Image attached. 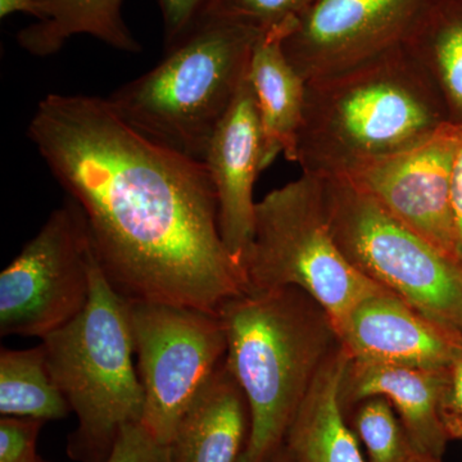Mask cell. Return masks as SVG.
<instances>
[{
  "instance_id": "obj_1",
  "label": "cell",
  "mask_w": 462,
  "mask_h": 462,
  "mask_svg": "<svg viewBox=\"0 0 462 462\" xmlns=\"http://www.w3.org/2000/svg\"><path fill=\"white\" fill-rule=\"evenodd\" d=\"M27 135L83 212L94 260L127 302L218 315L245 293L203 161L136 132L98 97L50 94Z\"/></svg>"
},
{
  "instance_id": "obj_2",
  "label": "cell",
  "mask_w": 462,
  "mask_h": 462,
  "mask_svg": "<svg viewBox=\"0 0 462 462\" xmlns=\"http://www.w3.org/2000/svg\"><path fill=\"white\" fill-rule=\"evenodd\" d=\"M446 124L436 88L400 45L307 81L296 163L319 178L346 176L418 144Z\"/></svg>"
},
{
  "instance_id": "obj_3",
  "label": "cell",
  "mask_w": 462,
  "mask_h": 462,
  "mask_svg": "<svg viewBox=\"0 0 462 462\" xmlns=\"http://www.w3.org/2000/svg\"><path fill=\"white\" fill-rule=\"evenodd\" d=\"M225 364L245 392L251 428L239 462L278 452L322 366L340 346L324 309L297 288L245 291L220 312Z\"/></svg>"
},
{
  "instance_id": "obj_4",
  "label": "cell",
  "mask_w": 462,
  "mask_h": 462,
  "mask_svg": "<svg viewBox=\"0 0 462 462\" xmlns=\"http://www.w3.org/2000/svg\"><path fill=\"white\" fill-rule=\"evenodd\" d=\"M260 33L211 14L182 41L166 48L156 67L115 90L109 105L136 132L203 161L248 74Z\"/></svg>"
},
{
  "instance_id": "obj_5",
  "label": "cell",
  "mask_w": 462,
  "mask_h": 462,
  "mask_svg": "<svg viewBox=\"0 0 462 462\" xmlns=\"http://www.w3.org/2000/svg\"><path fill=\"white\" fill-rule=\"evenodd\" d=\"M42 345L51 379L78 418L67 455L76 462H107L124 428L142 422L145 393L133 363L130 303L94 257L88 305Z\"/></svg>"
},
{
  "instance_id": "obj_6",
  "label": "cell",
  "mask_w": 462,
  "mask_h": 462,
  "mask_svg": "<svg viewBox=\"0 0 462 462\" xmlns=\"http://www.w3.org/2000/svg\"><path fill=\"white\" fill-rule=\"evenodd\" d=\"M243 275L245 291L300 289L337 331L356 306L384 289L346 260L331 234L321 178L303 172L256 203Z\"/></svg>"
},
{
  "instance_id": "obj_7",
  "label": "cell",
  "mask_w": 462,
  "mask_h": 462,
  "mask_svg": "<svg viewBox=\"0 0 462 462\" xmlns=\"http://www.w3.org/2000/svg\"><path fill=\"white\" fill-rule=\"evenodd\" d=\"M334 239L356 269L462 339V266L342 176L321 178Z\"/></svg>"
},
{
  "instance_id": "obj_8",
  "label": "cell",
  "mask_w": 462,
  "mask_h": 462,
  "mask_svg": "<svg viewBox=\"0 0 462 462\" xmlns=\"http://www.w3.org/2000/svg\"><path fill=\"white\" fill-rule=\"evenodd\" d=\"M130 320L145 393L142 424L170 446L191 401L226 357L223 321L202 310L142 302L130 303Z\"/></svg>"
},
{
  "instance_id": "obj_9",
  "label": "cell",
  "mask_w": 462,
  "mask_h": 462,
  "mask_svg": "<svg viewBox=\"0 0 462 462\" xmlns=\"http://www.w3.org/2000/svg\"><path fill=\"white\" fill-rule=\"evenodd\" d=\"M91 263L83 212L67 197L0 275V336L44 339L74 320L89 300Z\"/></svg>"
},
{
  "instance_id": "obj_10",
  "label": "cell",
  "mask_w": 462,
  "mask_h": 462,
  "mask_svg": "<svg viewBox=\"0 0 462 462\" xmlns=\"http://www.w3.org/2000/svg\"><path fill=\"white\" fill-rule=\"evenodd\" d=\"M461 141L462 127L446 124L418 144L358 167L342 178L455 258L451 188Z\"/></svg>"
},
{
  "instance_id": "obj_11",
  "label": "cell",
  "mask_w": 462,
  "mask_h": 462,
  "mask_svg": "<svg viewBox=\"0 0 462 462\" xmlns=\"http://www.w3.org/2000/svg\"><path fill=\"white\" fill-rule=\"evenodd\" d=\"M424 0H316L284 39L303 80L361 65L402 45Z\"/></svg>"
},
{
  "instance_id": "obj_12",
  "label": "cell",
  "mask_w": 462,
  "mask_h": 462,
  "mask_svg": "<svg viewBox=\"0 0 462 462\" xmlns=\"http://www.w3.org/2000/svg\"><path fill=\"white\" fill-rule=\"evenodd\" d=\"M263 141L248 74L209 142L203 160L214 184L225 247L243 272L254 230V184L263 171Z\"/></svg>"
},
{
  "instance_id": "obj_13",
  "label": "cell",
  "mask_w": 462,
  "mask_h": 462,
  "mask_svg": "<svg viewBox=\"0 0 462 462\" xmlns=\"http://www.w3.org/2000/svg\"><path fill=\"white\" fill-rule=\"evenodd\" d=\"M338 336L349 358L360 363L447 369L462 355L461 338L387 289L356 306Z\"/></svg>"
},
{
  "instance_id": "obj_14",
  "label": "cell",
  "mask_w": 462,
  "mask_h": 462,
  "mask_svg": "<svg viewBox=\"0 0 462 462\" xmlns=\"http://www.w3.org/2000/svg\"><path fill=\"white\" fill-rule=\"evenodd\" d=\"M447 376L448 367L388 366L349 358L340 384V403L346 412L366 398H385L416 448L431 461L442 462L451 440L440 418Z\"/></svg>"
},
{
  "instance_id": "obj_15",
  "label": "cell",
  "mask_w": 462,
  "mask_h": 462,
  "mask_svg": "<svg viewBox=\"0 0 462 462\" xmlns=\"http://www.w3.org/2000/svg\"><path fill=\"white\" fill-rule=\"evenodd\" d=\"M298 21L261 32L252 50L249 80L260 116L263 170L276 157L297 160V143L305 108L306 81L285 54L284 39Z\"/></svg>"
},
{
  "instance_id": "obj_16",
  "label": "cell",
  "mask_w": 462,
  "mask_h": 462,
  "mask_svg": "<svg viewBox=\"0 0 462 462\" xmlns=\"http://www.w3.org/2000/svg\"><path fill=\"white\" fill-rule=\"evenodd\" d=\"M249 428L247 398L224 360L182 415L171 462H239Z\"/></svg>"
},
{
  "instance_id": "obj_17",
  "label": "cell",
  "mask_w": 462,
  "mask_h": 462,
  "mask_svg": "<svg viewBox=\"0 0 462 462\" xmlns=\"http://www.w3.org/2000/svg\"><path fill=\"white\" fill-rule=\"evenodd\" d=\"M348 361L340 343L289 427L282 443L288 462H366L340 403V384Z\"/></svg>"
},
{
  "instance_id": "obj_18",
  "label": "cell",
  "mask_w": 462,
  "mask_h": 462,
  "mask_svg": "<svg viewBox=\"0 0 462 462\" xmlns=\"http://www.w3.org/2000/svg\"><path fill=\"white\" fill-rule=\"evenodd\" d=\"M402 48L436 88L448 123L462 127V0H424Z\"/></svg>"
},
{
  "instance_id": "obj_19",
  "label": "cell",
  "mask_w": 462,
  "mask_h": 462,
  "mask_svg": "<svg viewBox=\"0 0 462 462\" xmlns=\"http://www.w3.org/2000/svg\"><path fill=\"white\" fill-rule=\"evenodd\" d=\"M125 0H36L39 18L17 33L20 47L36 57L53 56L76 35H89L114 50L141 53V42L123 16Z\"/></svg>"
},
{
  "instance_id": "obj_20",
  "label": "cell",
  "mask_w": 462,
  "mask_h": 462,
  "mask_svg": "<svg viewBox=\"0 0 462 462\" xmlns=\"http://www.w3.org/2000/svg\"><path fill=\"white\" fill-rule=\"evenodd\" d=\"M72 412L54 384L44 346L0 351V413L2 416L60 420Z\"/></svg>"
},
{
  "instance_id": "obj_21",
  "label": "cell",
  "mask_w": 462,
  "mask_h": 462,
  "mask_svg": "<svg viewBox=\"0 0 462 462\" xmlns=\"http://www.w3.org/2000/svg\"><path fill=\"white\" fill-rule=\"evenodd\" d=\"M354 411L352 430L366 449V462H434L416 448L385 398H366Z\"/></svg>"
},
{
  "instance_id": "obj_22",
  "label": "cell",
  "mask_w": 462,
  "mask_h": 462,
  "mask_svg": "<svg viewBox=\"0 0 462 462\" xmlns=\"http://www.w3.org/2000/svg\"><path fill=\"white\" fill-rule=\"evenodd\" d=\"M316 0H217L212 14L238 21L258 32L298 21Z\"/></svg>"
},
{
  "instance_id": "obj_23",
  "label": "cell",
  "mask_w": 462,
  "mask_h": 462,
  "mask_svg": "<svg viewBox=\"0 0 462 462\" xmlns=\"http://www.w3.org/2000/svg\"><path fill=\"white\" fill-rule=\"evenodd\" d=\"M47 421L2 416L0 462H47L38 455V438Z\"/></svg>"
},
{
  "instance_id": "obj_24",
  "label": "cell",
  "mask_w": 462,
  "mask_h": 462,
  "mask_svg": "<svg viewBox=\"0 0 462 462\" xmlns=\"http://www.w3.org/2000/svg\"><path fill=\"white\" fill-rule=\"evenodd\" d=\"M156 3L162 14L165 47L170 48L209 16L217 0H156Z\"/></svg>"
},
{
  "instance_id": "obj_25",
  "label": "cell",
  "mask_w": 462,
  "mask_h": 462,
  "mask_svg": "<svg viewBox=\"0 0 462 462\" xmlns=\"http://www.w3.org/2000/svg\"><path fill=\"white\" fill-rule=\"evenodd\" d=\"M107 462H171V451L136 422L121 431Z\"/></svg>"
},
{
  "instance_id": "obj_26",
  "label": "cell",
  "mask_w": 462,
  "mask_h": 462,
  "mask_svg": "<svg viewBox=\"0 0 462 462\" xmlns=\"http://www.w3.org/2000/svg\"><path fill=\"white\" fill-rule=\"evenodd\" d=\"M440 418L449 439L462 438V355L448 367Z\"/></svg>"
},
{
  "instance_id": "obj_27",
  "label": "cell",
  "mask_w": 462,
  "mask_h": 462,
  "mask_svg": "<svg viewBox=\"0 0 462 462\" xmlns=\"http://www.w3.org/2000/svg\"><path fill=\"white\" fill-rule=\"evenodd\" d=\"M451 208L452 220H454L455 258L462 266V141L455 158Z\"/></svg>"
},
{
  "instance_id": "obj_28",
  "label": "cell",
  "mask_w": 462,
  "mask_h": 462,
  "mask_svg": "<svg viewBox=\"0 0 462 462\" xmlns=\"http://www.w3.org/2000/svg\"><path fill=\"white\" fill-rule=\"evenodd\" d=\"M14 14H26L38 20L39 9L36 0H0V18L5 20Z\"/></svg>"
},
{
  "instance_id": "obj_29",
  "label": "cell",
  "mask_w": 462,
  "mask_h": 462,
  "mask_svg": "<svg viewBox=\"0 0 462 462\" xmlns=\"http://www.w3.org/2000/svg\"><path fill=\"white\" fill-rule=\"evenodd\" d=\"M269 462H288V456L284 447L282 446L278 452L270 458Z\"/></svg>"
},
{
  "instance_id": "obj_30",
  "label": "cell",
  "mask_w": 462,
  "mask_h": 462,
  "mask_svg": "<svg viewBox=\"0 0 462 462\" xmlns=\"http://www.w3.org/2000/svg\"><path fill=\"white\" fill-rule=\"evenodd\" d=\"M461 439H462V438H461Z\"/></svg>"
}]
</instances>
